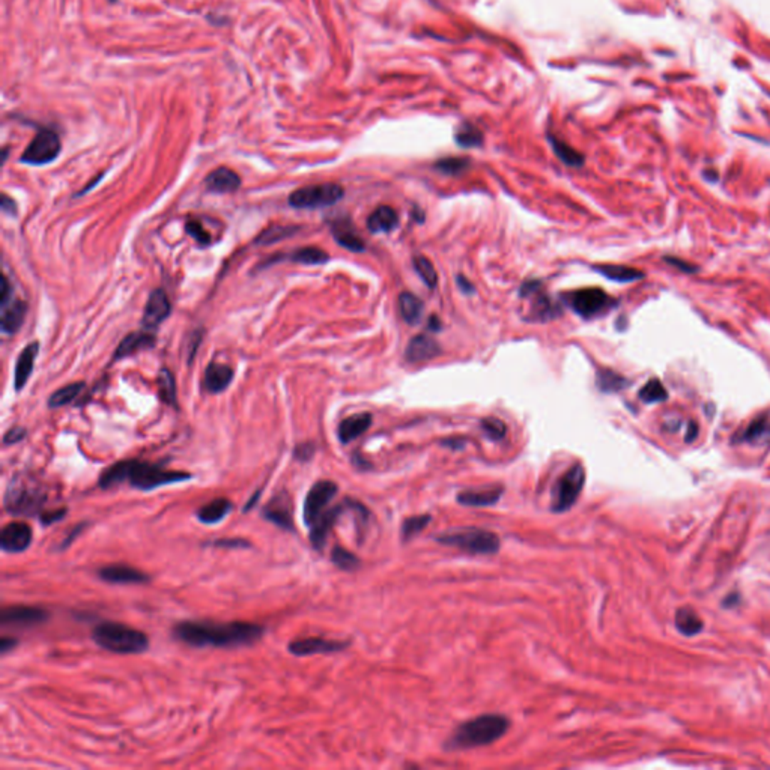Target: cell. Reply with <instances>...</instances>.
<instances>
[{"label":"cell","instance_id":"6da1fadb","mask_svg":"<svg viewBox=\"0 0 770 770\" xmlns=\"http://www.w3.org/2000/svg\"><path fill=\"white\" fill-rule=\"evenodd\" d=\"M264 632L262 626L247 621H181L173 628V637L194 648H236L258 642Z\"/></svg>","mask_w":770,"mask_h":770},{"label":"cell","instance_id":"7a4b0ae2","mask_svg":"<svg viewBox=\"0 0 770 770\" xmlns=\"http://www.w3.org/2000/svg\"><path fill=\"white\" fill-rule=\"evenodd\" d=\"M190 479L192 474H188V472L166 469L158 464L142 461H123L105 468L101 472L98 484L101 489L107 491L113 489L118 484L128 482L134 489L142 492H151L154 489L163 488V486L182 483Z\"/></svg>","mask_w":770,"mask_h":770},{"label":"cell","instance_id":"3957f363","mask_svg":"<svg viewBox=\"0 0 770 770\" xmlns=\"http://www.w3.org/2000/svg\"><path fill=\"white\" fill-rule=\"evenodd\" d=\"M509 727L510 722L503 714H482L459 725L445 746L449 749H469L491 745L506 734Z\"/></svg>","mask_w":770,"mask_h":770},{"label":"cell","instance_id":"277c9868","mask_svg":"<svg viewBox=\"0 0 770 770\" xmlns=\"http://www.w3.org/2000/svg\"><path fill=\"white\" fill-rule=\"evenodd\" d=\"M48 494L41 483L28 474H19L11 479L4 496L5 510L12 516L41 515Z\"/></svg>","mask_w":770,"mask_h":770},{"label":"cell","instance_id":"5b68a950","mask_svg":"<svg viewBox=\"0 0 770 770\" xmlns=\"http://www.w3.org/2000/svg\"><path fill=\"white\" fill-rule=\"evenodd\" d=\"M92 638L104 650L118 655H139L150 647V640L142 630L116 621H104L93 628Z\"/></svg>","mask_w":770,"mask_h":770},{"label":"cell","instance_id":"8992f818","mask_svg":"<svg viewBox=\"0 0 770 770\" xmlns=\"http://www.w3.org/2000/svg\"><path fill=\"white\" fill-rule=\"evenodd\" d=\"M435 539L442 545L454 546L469 553H479V556H492L501 546L499 537L495 533L482 529L449 531L437 536Z\"/></svg>","mask_w":770,"mask_h":770},{"label":"cell","instance_id":"52a82bcc","mask_svg":"<svg viewBox=\"0 0 770 770\" xmlns=\"http://www.w3.org/2000/svg\"><path fill=\"white\" fill-rule=\"evenodd\" d=\"M345 190L337 184H318L301 187L289 194V205L296 209L328 208L340 202Z\"/></svg>","mask_w":770,"mask_h":770},{"label":"cell","instance_id":"ba28073f","mask_svg":"<svg viewBox=\"0 0 770 770\" xmlns=\"http://www.w3.org/2000/svg\"><path fill=\"white\" fill-rule=\"evenodd\" d=\"M586 483V469L581 464H575L567 469L552 488L551 509L557 513L569 510L583 492Z\"/></svg>","mask_w":770,"mask_h":770},{"label":"cell","instance_id":"9c48e42d","mask_svg":"<svg viewBox=\"0 0 770 770\" xmlns=\"http://www.w3.org/2000/svg\"><path fill=\"white\" fill-rule=\"evenodd\" d=\"M61 139L58 132L48 128H41L26 147L20 161L31 166H44L55 161L61 154Z\"/></svg>","mask_w":770,"mask_h":770},{"label":"cell","instance_id":"30bf717a","mask_svg":"<svg viewBox=\"0 0 770 770\" xmlns=\"http://www.w3.org/2000/svg\"><path fill=\"white\" fill-rule=\"evenodd\" d=\"M567 301L573 312L581 318H593L600 315L606 308L615 304V301L600 288H586L572 292L567 296Z\"/></svg>","mask_w":770,"mask_h":770},{"label":"cell","instance_id":"8fae6325","mask_svg":"<svg viewBox=\"0 0 770 770\" xmlns=\"http://www.w3.org/2000/svg\"><path fill=\"white\" fill-rule=\"evenodd\" d=\"M337 484L331 480H321L315 483L310 488L306 499H304V509H303V518L306 525L312 526L316 519L327 510V506L331 503V499L335 496Z\"/></svg>","mask_w":770,"mask_h":770},{"label":"cell","instance_id":"7c38bea8","mask_svg":"<svg viewBox=\"0 0 770 770\" xmlns=\"http://www.w3.org/2000/svg\"><path fill=\"white\" fill-rule=\"evenodd\" d=\"M48 618V613L39 606L28 605H11L0 611V625L2 626H35L44 623Z\"/></svg>","mask_w":770,"mask_h":770},{"label":"cell","instance_id":"4fadbf2b","mask_svg":"<svg viewBox=\"0 0 770 770\" xmlns=\"http://www.w3.org/2000/svg\"><path fill=\"white\" fill-rule=\"evenodd\" d=\"M32 539L33 531L29 524L11 522L4 526L0 534V548L8 553H20L31 546Z\"/></svg>","mask_w":770,"mask_h":770},{"label":"cell","instance_id":"5bb4252c","mask_svg":"<svg viewBox=\"0 0 770 770\" xmlns=\"http://www.w3.org/2000/svg\"><path fill=\"white\" fill-rule=\"evenodd\" d=\"M262 516L264 519L269 521L271 524H274L276 526H279V529L285 530V531H293L295 525H293V507H292V501H291V496L286 494V492H281V494H277L271 501H269L264 511H262Z\"/></svg>","mask_w":770,"mask_h":770},{"label":"cell","instance_id":"9a60e30c","mask_svg":"<svg viewBox=\"0 0 770 770\" xmlns=\"http://www.w3.org/2000/svg\"><path fill=\"white\" fill-rule=\"evenodd\" d=\"M349 642L343 641H334V640H326V638H303L292 641L288 645V650L293 656H312V655H323V653H335L342 652L343 648L348 647Z\"/></svg>","mask_w":770,"mask_h":770},{"label":"cell","instance_id":"2e32d148","mask_svg":"<svg viewBox=\"0 0 770 770\" xmlns=\"http://www.w3.org/2000/svg\"><path fill=\"white\" fill-rule=\"evenodd\" d=\"M172 312V306L169 301V296L163 289H155L151 292L150 298H147L145 313H143V326L146 330L157 328L161 322L166 321Z\"/></svg>","mask_w":770,"mask_h":770},{"label":"cell","instance_id":"e0dca14e","mask_svg":"<svg viewBox=\"0 0 770 770\" xmlns=\"http://www.w3.org/2000/svg\"><path fill=\"white\" fill-rule=\"evenodd\" d=\"M98 576L100 579L104 581V583L120 584V586L145 584L150 581V576H147L145 572L136 569V567H130L125 564L105 566L98 571Z\"/></svg>","mask_w":770,"mask_h":770},{"label":"cell","instance_id":"ac0fdd59","mask_svg":"<svg viewBox=\"0 0 770 770\" xmlns=\"http://www.w3.org/2000/svg\"><path fill=\"white\" fill-rule=\"evenodd\" d=\"M343 504L335 506L333 509H328L322 513V515L316 519V522L310 526V543L316 549L322 551V548L327 543V537L334 526L335 521L339 519L343 511Z\"/></svg>","mask_w":770,"mask_h":770},{"label":"cell","instance_id":"d6986e66","mask_svg":"<svg viewBox=\"0 0 770 770\" xmlns=\"http://www.w3.org/2000/svg\"><path fill=\"white\" fill-rule=\"evenodd\" d=\"M205 187L211 193H234L241 187V178L232 169L219 167L208 175L205 180Z\"/></svg>","mask_w":770,"mask_h":770},{"label":"cell","instance_id":"ffe728a7","mask_svg":"<svg viewBox=\"0 0 770 770\" xmlns=\"http://www.w3.org/2000/svg\"><path fill=\"white\" fill-rule=\"evenodd\" d=\"M331 232L337 244L342 246L343 249L355 253L366 250V244H364L363 238L357 234L355 227L348 219L335 220L331 224Z\"/></svg>","mask_w":770,"mask_h":770},{"label":"cell","instance_id":"44dd1931","mask_svg":"<svg viewBox=\"0 0 770 770\" xmlns=\"http://www.w3.org/2000/svg\"><path fill=\"white\" fill-rule=\"evenodd\" d=\"M2 306V315H0V327L6 334H14L23 326V321L28 312V304L17 298H9Z\"/></svg>","mask_w":770,"mask_h":770},{"label":"cell","instance_id":"7402d4cb","mask_svg":"<svg viewBox=\"0 0 770 770\" xmlns=\"http://www.w3.org/2000/svg\"><path fill=\"white\" fill-rule=\"evenodd\" d=\"M234 380V369L227 364L211 363L204 375V388L208 393L217 395L231 385Z\"/></svg>","mask_w":770,"mask_h":770},{"label":"cell","instance_id":"603a6c76","mask_svg":"<svg viewBox=\"0 0 770 770\" xmlns=\"http://www.w3.org/2000/svg\"><path fill=\"white\" fill-rule=\"evenodd\" d=\"M154 345H155V334H152L150 330L131 333L119 343L118 349L115 350V360L127 358L132 354L140 353V350L151 349Z\"/></svg>","mask_w":770,"mask_h":770},{"label":"cell","instance_id":"cb8c5ba5","mask_svg":"<svg viewBox=\"0 0 770 770\" xmlns=\"http://www.w3.org/2000/svg\"><path fill=\"white\" fill-rule=\"evenodd\" d=\"M501 486H488V488L467 489L457 494V503L469 507H486L495 504L503 495Z\"/></svg>","mask_w":770,"mask_h":770},{"label":"cell","instance_id":"d4e9b609","mask_svg":"<svg viewBox=\"0 0 770 770\" xmlns=\"http://www.w3.org/2000/svg\"><path fill=\"white\" fill-rule=\"evenodd\" d=\"M439 354H441V346L438 345V342L425 334L415 335L414 339H411L407 348V353H405L407 360L411 363L427 361V360L438 357Z\"/></svg>","mask_w":770,"mask_h":770},{"label":"cell","instance_id":"484cf974","mask_svg":"<svg viewBox=\"0 0 770 770\" xmlns=\"http://www.w3.org/2000/svg\"><path fill=\"white\" fill-rule=\"evenodd\" d=\"M38 350H39V343L32 342L20 353L16 363V372H14V387L17 391H20L26 384H28L29 378L33 372V364L38 355Z\"/></svg>","mask_w":770,"mask_h":770},{"label":"cell","instance_id":"4316f807","mask_svg":"<svg viewBox=\"0 0 770 770\" xmlns=\"http://www.w3.org/2000/svg\"><path fill=\"white\" fill-rule=\"evenodd\" d=\"M372 414L369 412H361L345 418L339 425V429H337V435H339L340 442L348 444L363 435L364 432L372 426Z\"/></svg>","mask_w":770,"mask_h":770},{"label":"cell","instance_id":"83f0119b","mask_svg":"<svg viewBox=\"0 0 770 770\" xmlns=\"http://www.w3.org/2000/svg\"><path fill=\"white\" fill-rule=\"evenodd\" d=\"M399 224V215L396 209L383 205L376 208L368 219V227L372 234H390Z\"/></svg>","mask_w":770,"mask_h":770},{"label":"cell","instance_id":"f1b7e54d","mask_svg":"<svg viewBox=\"0 0 770 770\" xmlns=\"http://www.w3.org/2000/svg\"><path fill=\"white\" fill-rule=\"evenodd\" d=\"M232 511V503L227 498H215L196 511V518L205 525L222 522Z\"/></svg>","mask_w":770,"mask_h":770},{"label":"cell","instance_id":"f546056e","mask_svg":"<svg viewBox=\"0 0 770 770\" xmlns=\"http://www.w3.org/2000/svg\"><path fill=\"white\" fill-rule=\"evenodd\" d=\"M399 310L405 322L410 323V326H415V323L420 322L423 316L425 304L417 295L411 292H403L399 295Z\"/></svg>","mask_w":770,"mask_h":770},{"label":"cell","instance_id":"4dcf8cb0","mask_svg":"<svg viewBox=\"0 0 770 770\" xmlns=\"http://www.w3.org/2000/svg\"><path fill=\"white\" fill-rule=\"evenodd\" d=\"M596 271L606 279L618 281V283H629L640 280L644 277V273H641L637 268H630L626 265H596L593 266Z\"/></svg>","mask_w":770,"mask_h":770},{"label":"cell","instance_id":"1f68e13d","mask_svg":"<svg viewBox=\"0 0 770 770\" xmlns=\"http://www.w3.org/2000/svg\"><path fill=\"white\" fill-rule=\"evenodd\" d=\"M675 628L685 637H694V635L702 630V620L692 608H680L675 614Z\"/></svg>","mask_w":770,"mask_h":770},{"label":"cell","instance_id":"d6a6232c","mask_svg":"<svg viewBox=\"0 0 770 770\" xmlns=\"http://www.w3.org/2000/svg\"><path fill=\"white\" fill-rule=\"evenodd\" d=\"M769 442L770 441V422L766 417H760L754 420L742 434L736 438V442Z\"/></svg>","mask_w":770,"mask_h":770},{"label":"cell","instance_id":"836d02e7","mask_svg":"<svg viewBox=\"0 0 770 770\" xmlns=\"http://www.w3.org/2000/svg\"><path fill=\"white\" fill-rule=\"evenodd\" d=\"M83 390H85V383H73V384L65 385L50 396L48 407L50 408L65 407V405L74 402L80 395H82Z\"/></svg>","mask_w":770,"mask_h":770},{"label":"cell","instance_id":"e575fe53","mask_svg":"<svg viewBox=\"0 0 770 770\" xmlns=\"http://www.w3.org/2000/svg\"><path fill=\"white\" fill-rule=\"evenodd\" d=\"M291 262L303 264V265H321L327 264L330 261V256L327 251H323L319 247H303L295 250L291 256H288Z\"/></svg>","mask_w":770,"mask_h":770},{"label":"cell","instance_id":"d590c367","mask_svg":"<svg viewBox=\"0 0 770 770\" xmlns=\"http://www.w3.org/2000/svg\"><path fill=\"white\" fill-rule=\"evenodd\" d=\"M531 296H536L531 308V318H534V321H549L552 318H557L561 313L558 306L553 303L549 296L540 295L539 292Z\"/></svg>","mask_w":770,"mask_h":770},{"label":"cell","instance_id":"8d00e7d4","mask_svg":"<svg viewBox=\"0 0 770 770\" xmlns=\"http://www.w3.org/2000/svg\"><path fill=\"white\" fill-rule=\"evenodd\" d=\"M596 383L603 393H615V391L623 390L628 385L626 378L611 369H600L598 372Z\"/></svg>","mask_w":770,"mask_h":770},{"label":"cell","instance_id":"74e56055","mask_svg":"<svg viewBox=\"0 0 770 770\" xmlns=\"http://www.w3.org/2000/svg\"><path fill=\"white\" fill-rule=\"evenodd\" d=\"M157 383L161 400H165L167 405L177 407V384H175L173 373L169 369H161Z\"/></svg>","mask_w":770,"mask_h":770},{"label":"cell","instance_id":"f35d334b","mask_svg":"<svg viewBox=\"0 0 770 770\" xmlns=\"http://www.w3.org/2000/svg\"><path fill=\"white\" fill-rule=\"evenodd\" d=\"M412 264L418 277L423 280L425 285L430 289H435L438 285V274H437L434 264H432L427 258H425V256H415Z\"/></svg>","mask_w":770,"mask_h":770},{"label":"cell","instance_id":"ab89813d","mask_svg":"<svg viewBox=\"0 0 770 770\" xmlns=\"http://www.w3.org/2000/svg\"><path fill=\"white\" fill-rule=\"evenodd\" d=\"M298 231V227H293V226H271L269 229H266L265 232H262L258 238H256V244H262V246H268V244H274V242L277 241H281L285 239L288 236H292L293 232Z\"/></svg>","mask_w":770,"mask_h":770},{"label":"cell","instance_id":"60d3db41","mask_svg":"<svg viewBox=\"0 0 770 770\" xmlns=\"http://www.w3.org/2000/svg\"><path fill=\"white\" fill-rule=\"evenodd\" d=\"M551 142H552L553 151H556L557 157L563 161L564 165L572 166V167H579V166H583V163H584V157L581 155V154H578V152L573 150V147L567 146V145L563 143L561 140L551 139Z\"/></svg>","mask_w":770,"mask_h":770},{"label":"cell","instance_id":"b9f144b4","mask_svg":"<svg viewBox=\"0 0 770 770\" xmlns=\"http://www.w3.org/2000/svg\"><path fill=\"white\" fill-rule=\"evenodd\" d=\"M430 522V515H418L405 519L402 524V540L408 542L412 537L420 534Z\"/></svg>","mask_w":770,"mask_h":770},{"label":"cell","instance_id":"7bdbcfd3","mask_svg":"<svg viewBox=\"0 0 770 770\" xmlns=\"http://www.w3.org/2000/svg\"><path fill=\"white\" fill-rule=\"evenodd\" d=\"M640 399L645 403L664 402L668 399L667 388L659 380H650L640 391Z\"/></svg>","mask_w":770,"mask_h":770},{"label":"cell","instance_id":"ee69618b","mask_svg":"<svg viewBox=\"0 0 770 770\" xmlns=\"http://www.w3.org/2000/svg\"><path fill=\"white\" fill-rule=\"evenodd\" d=\"M331 561L343 571H354L358 567L360 560L342 546H334L331 552Z\"/></svg>","mask_w":770,"mask_h":770},{"label":"cell","instance_id":"f6af8a7d","mask_svg":"<svg viewBox=\"0 0 770 770\" xmlns=\"http://www.w3.org/2000/svg\"><path fill=\"white\" fill-rule=\"evenodd\" d=\"M482 429L484 430V434L488 435L491 439H494V441L503 439L506 437V434H507V426L504 425V422L499 420V418H495V417L483 418V420H482Z\"/></svg>","mask_w":770,"mask_h":770},{"label":"cell","instance_id":"bcb514c9","mask_svg":"<svg viewBox=\"0 0 770 770\" xmlns=\"http://www.w3.org/2000/svg\"><path fill=\"white\" fill-rule=\"evenodd\" d=\"M469 166V161L467 158H457V157H450V158H444V160H439L437 161L435 167L445 173V175H457V173H462L464 170H467Z\"/></svg>","mask_w":770,"mask_h":770},{"label":"cell","instance_id":"7dc6e473","mask_svg":"<svg viewBox=\"0 0 770 770\" xmlns=\"http://www.w3.org/2000/svg\"><path fill=\"white\" fill-rule=\"evenodd\" d=\"M456 140H457L459 145L464 146V147H472V146L482 145L483 136H482V132L477 128L465 125V127L461 128V131L456 134Z\"/></svg>","mask_w":770,"mask_h":770},{"label":"cell","instance_id":"c3c4849f","mask_svg":"<svg viewBox=\"0 0 770 770\" xmlns=\"http://www.w3.org/2000/svg\"><path fill=\"white\" fill-rule=\"evenodd\" d=\"M185 231H187L188 235L196 239L197 244H200V246H209L211 244V241H212L211 235L205 231V227L202 224H199L197 222H194V220L187 222Z\"/></svg>","mask_w":770,"mask_h":770},{"label":"cell","instance_id":"681fc988","mask_svg":"<svg viewBox=\"0 0 770 770\" xmlns=\"http://www.w3.org/2000/svg\"><path fill=\"white\" fill-rule=\"evenodd\" d=\"M212 546L223 549H247L251 548V543L244 539H219L212 542Z\"/></svg>","mask_w":770,"mask_h":770},{"label":"cell","instance_id":"f907efd6","mask_svg":"<svg viewBox=\"0 0 770 770\" xmlns=\"http://www.w3.org/2000/svg\"><path fill=\"white\" fill-rule=\"evenodd\" d=\"M26 435H28V432H26L24 427H12L9 429L5 437H4V444L5 445H12V444H17L20 441H23L26 438Z\"/></svg>","mask_w":770,"mask_h":770},{"label":"cell","instance_id":"816d5d0a","mask_svg":"<svg viewBox=\"0 0 770 770\" xmlns=\"http://www.w3.org/2000/svg\"><path fill=\"white\" fill-rule=\"evenodd\" d=\"M313 452L315 447L312 444H301L295 449V457L298 459V461H308V459L313 456Z\"/></svg>","mask_w":770,"mask_h":770},{"label":"cell","instance_id":"f5cc1de1","mask_svg":"<svg viewBox=\"0 0 770 770\" xmlns=\"http://www.w3.org/2000/svg\"><path fill=\"white\" fill-rule=\"evenodd\" d=\"M65 513H66L65 509H62V510L59 509V510H55V511H44V513H41V515H39V519H41L43 525H50L53 522L62 519V516L65 515Z\"/></svg>","mask_w":770,"mask_h":770},{"label":"cell","instance_id":"db71d44e","mask_svg":"<svg viewBox=\"0 0 770 770\" xmlns=\"http://www.w3.org/2000/svg\"><path fill=\"white\" fill-rule=\"evenodd\" d=\"M0 207H2V211H4L5 214H9V215H12V214L16 215V214H17V205H16V202L12 200L8 194H2V200H0Z\"/></svg>","mask_w":770,"mask_h":770},{"label":"cell","instance_id":"11a10c76","mask_svg":"<svg viewBox=\"0 0 770 770\" xmlns=\"http://www.w3.org/2000/svg\"><path fill=\"white\" fill-rule=\"evenodd\" d=\"M83 526H85L83 524H80V525H77V526H76V529H73V531H70V534H68V536H66V539H65V540H63V542L61 543L59 549H61V551H63V549H66V548H68V546H70V545H71V543L74 542V540H76V537H77V536H78L80 533H82V529H83Z\"/></svg>","mask_w":770,"mask_h":770},{"label":"cell","instance_id":"9f6ffc18","mask_svg":"<svg viewBox=\"0 0 770 770\" xmlns=\"http://www.w3.org/2000/svg\"><path fill=\"white\" fill-rule=\"evenodd\" d=\"M17 645V641L14 638H9V637H2L0 638V653L5 655L8 652H11L12 648H14Z\"/></svg>","mask_w":770,"mask_h":770},{"label":"cell","instance_id":"6f0895ef","mask_svg":"<svg viewBox=\"0 0 770 770\" xmlns=\"http://www.w3.org/2000/svg\"><path fill=\"white\" fill-rule=\"evenodd\" d=\"M457 286L461 288V291L464 293H472V292H474V286H472L471 283L468 281V279L464 277V276H457Z\"/></svg>","mask_w":770,"mask_h":770},{"label":"cell","instance_id":"680465c9","mask_svg":"<svg viewBox=\"0 0 770 770\" xmlns=\"http://www.w3.org/2000/svg\"><path fill=\"white\" fill-rule=\"evenodd\" d=\"M429 328L434 330V331H438L441 328V322L437 316H432L430 318V323H429Z\"/></svg>","mask_w":770,"mask_h":770},{"label":"cell","instance_id":"91938a15","mask_svg":"<svg viewBox=\"0 0 770 770\" xmlns=\"http://www.w3.org/2000/svg\"><path fill=\"white\" fill-rule=\"evenodd\" d=\"M259 496H261V491H258V492H256V494H254V498L251 496V499H250V501L247 503V506H246V509H244V510H246V511H249V510H250V509H251V507H253V506H254L256 503H258V499H259Z\"/></svg>","mask_w":770,"mask_h":770},{"label":"cell","instance_id":"94428289","mask_svg":"<svg viewBox=\"0 0 770 770\" xmlns=\"http://www.w3.org/2000/svg\"><path fill=\"white\" fill-rule=\"evenodd\" d=\"M110 2H116V0H110Z\"/></svg>","mask_w":770,"mask_h":770}]
</instances>
